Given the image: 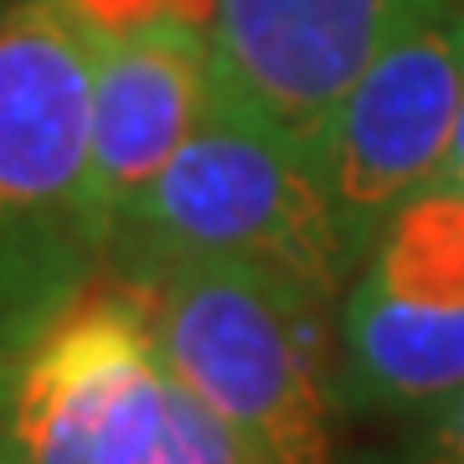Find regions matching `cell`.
Here are the masks:
<instances>
[{
	"label": "cell",
	"instance_id": "cell-6",
	"mask_svg": "<svg viewBox=\"0 0 464 464\" xmlns=\"http://www.w3.org/2000/svg\"><path fill=\"white\" fill-rule=\"evenodd\" d=\"M418 0H217L212 78L304 155Z\"/></svg>",
	"mask_w": 464,
	"mask_h": 464
},
{
	"label": "cell",
	"instance_id": "cell-12",
	"mask_svg": "<svg viewBox=\"0 0 464 464\" xmlns=\"http://www.w3.org/2000/svg\"><path fill=\"white\" fill-rule=\"evenodd\" d=\"M439 191H464V93H459V124H454V145H449L444 166L433 176Z\"/></svg>",
	"mask_w": 464,
	"mask_h": 464
},
{
	"label": "cell",
	"instance_id": "cell-14",
	"mask_svg": "<svg viewBox=\"0 0 464 464\" xmlns=\"http://www.w3.org/2000/svg\"><path fill=\"white\" fill-rule=\"evenodd\" d=\"M0 392H5V377H0Z\"/></svg>",
	"mask_w": 464,
	"mask_h": 464
},
{
	"label": "cell",
	"instance_id": "cell-8",
	"mask_svg": "<svg viewBox=\"0 0 464 464\" xmlns=\"http://www.w3.org/2000/svg\"><path fill=\"white\" fill-rule=\"evenodd\" d=\"M464 392V310H423L351 279L335 398L351 413L418 418Z\"/></svg>",
	"mask_w": 464,
	"mask_h": 464
},
{
	"label": "cell",
	"instance_id": "cell-2",
	"mask_svg": "<svg viewBox=\"0 0 464 464\" xmlns=\"http://www.w3.org/2000/svg\"><path fill=\"white\" fill-rule=\"evenodd\" d=\"M248 264L320 299L362 274L310 155L212 78L191 140L109 232V284L160 264Z\"/></svg>",
	"mask_w": 464,
	"mask_h": 464
},
{
	"label": "cell",
	"instance_id": "cell-3",
	"mask_svg": "<svg viewBox=\"0 0 464 464\" xmlns=\"http://www.w3.org/2000/svg\"><path fill=\"white\" fill-rule=\"evenodd\" d=\"M170 372L253 464H341L331 433V299L248 264H160L119 284Z\"/></svg>",
	"mask_w": 464,
	"mask_h": 464
},
{
	"label": "cell",
	"instance_id": "cell-7",
	"mask_svg": "<svg viewBox=\"0 0 464 464\" xmlns=\"http://www.w3.org/2000/svg\"><path fill=\"white\" fill-rule=\"evenodd\" d=\"M93 47V191L109 232L191 140L212 93V42L197 26L130 36L88 32Z\"/></svg>",
	"mask_w": 464,
	"mask_h": 464
},
{
	"label": "cell",
	"instance_id": "cell-10",
	"mask_svg": "<svg viewBox=\"0 0 464 464\" xmlns=\"http://www.w3.org/2000/svg\"><path fill=\"white\" fill-rule=\"evenodd\" d=\"M83 32L99 36H130L150 26H197L212 32L217 0H57Z\"/></svg>",
	"mask_w": 464,
	"mask_h": 464
},
{
	"label": "cell",
	"instance_id": "cell-11",
	"mask_svg": "<svg viewBox=\"0 0 464 464\" xmlns=\"http://www.w3.org/2000/svg\"><path fill=\"white\" fill-rule=\"evenodd\" d=\"M366 464H464V392L408 418V433Z\"/></svg>",
	"mask_w": 464,
	"mask_h": 464
},
{
	"label": "cell",
	"instance_id": "cell-4",
	"mask_svg": "<svg viewBox=\"0 0 464 464\" xmlns=\"http://www.w3.org/2000/svg\"><path fill=\"white\" fill-rule=\"evenodd\" d=\"M0 464H253L103 279L52 320L0 392Z\"/></svg>",
	"mask_w": 464,
	"mask_h": 464
},
{
	"label": "cell",
	"instance_id": "cell-13",
	"mask_svg": "<svg viewBox=\"0 0 464 464\" xmlns=\"http://www.w3.org/2000/svg\"><path fill=\"white\" fill-rule=\"evenodd\" d=\"M11 5H16V0H0V16H5V11H11Z\"/></svg>",
	"mask_w": 464,
	"mask_h": 464
},
{
	"label": "cell",
	"instance_id": "cell-1",
	"mask_svg": "<svg viewBox=\"0 0 464 464\" xmlns=\"http://www.w3.org/2000/svg\"><path fill=\"white\" fill-rule=\"evenodd\" d=\"M103 274L93 47L57 0H16L0 16V377Z\"/></svg>",
	"mask_w": 464,
	"mask_h": 464
},
{
	"label": "cell",
	"instance_id": "cell-5",
	"mask_svg": "<svg viewBox=\"0 0 464 464\" xmlns=\"http://www.w3.org/2000/svg\"><path fill=\"white\" fill-rule=\"evenodd\" d=\"M459 93L464 0H418L310 150L356 264H366L382 227L433 186L454 145Z\"/></svg>",
	"mask_w": 464,
	"mask_h": 464
},
{
	"label": "cell",
	"instance_id": "cell-9",
	"mask_svg": "<svg viewBox=\"0 0 464 464\" xmlns=\"http://www.w3.org/2000/svg\"><path fill=\"white\" fill-rule=\"evenodd\" d=\"M356 279L423 310H464V191H418L372 243Z\"/></svg>",
	"mask_w": 464,
	"mask_h": 464
}]
</instances>
